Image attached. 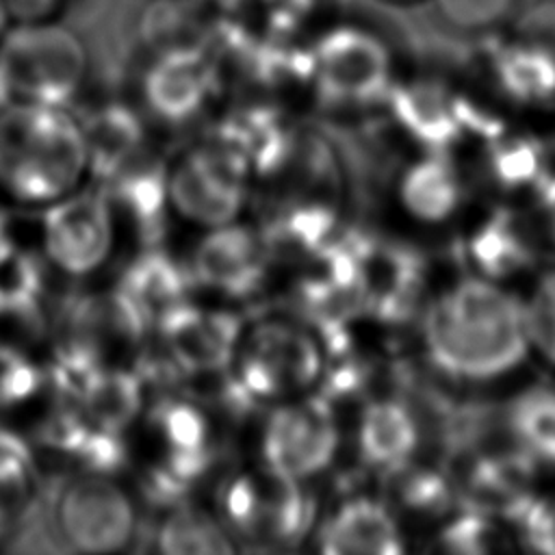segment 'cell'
Returning <instances> with one entry per match:
<instances>
[{
    "label": "cell",
    "instance_id": "cell-20",
    "mask_svg": "<svg viewBox=\"0 0 555 555\" xmlns=\"http://www.w3.org/2000/svg\"><path fill=\"white\" fill-rule=\"evenodd\" d=\"M59 392L69 397L95 427L128 438L156 390L141 362H137L95 366Z\"/></svg>",
    "mask_w": 555,
    "mask_h": 555
},
{
    "label": "cell",
    "instance_id": "cell-1",
    "mask_svg": "<svg viewBox=\"0 0 555 555\" xmlns=\"http://www.w3.org/2000/svg\"><path fill=\"white\" fill-rule=\"evenodd\" d=\"M414 327L425 366L455 386L503 379L533 351L525 299L473 273L434 291Z\"/></svg>",
    "mask_w": 555,
    "mask_h": 555
},
{
    "label": "cell",
    "instance_id": "cell-27",
    "mask_svg": "<svg viewBox=\"0 0 555 555\" xmlns=\"http://www.w3.org/2000/svg\"><path fill=\"white\" fill-rule=\"evenodd\" d=\"M436 20L451 33L466 37L494 35L520 11L522 0H427Z\"/></svg>",
    "mask_w": 555,
    "mask_h": 555
},
{
    "label": "cell",
    "instance_id": "cell-5",
    "mask_svg": "<svg viewBox=\"0 0 555 555\" xmlns=\"http://www.w3.org/2000/svg\"><path fill=\"white\" fill-rule=\"evenodd\" d=\"M26 217L30 225L26 247L50 284L69 291L111 280L137 249L119 206L98 184Z\"/></svg>",
    "mask_w": 555,
    "mask_h": 555
},
{
    "label": "cell",
    "instance_id": "cell-28",
    "mask_svg": "<svg viewBox=\"0 0 555 555\" xmlns=\"http://www.w3.org/2000/svg\"><path fill=\"white\" fill-rule=\"evenodd\" d=\"M555 69V0H533L503 28Z\"/></svg>",
    "mask_w": 555,
    "mask_h": 555
},
{
    "label": "cell",
    "instance_id": "cell-21",
    "mask_svg": "<svg viewBox=\"0 0 555 555\" xmlns=\"http://www.w3.org/2000/svg\"><path fill=\"white\" fill-rule=\"evenodd\" d=\"M111 280L141 314L150 334L195 295L182 254L167 249L163 243L134 249Z\"/></svg>",
    "mask_w": 555,
    "mask_h": 555
},
{
    "label": "cell",
    "instance_id": "cell-4",
    "mask_svg": "<svg viewBox=\"0 0 555 555\" xmlns=\"http://www.w3.org/2000/svg\"><path fill=\"white\" fill-rule=\"evenodd\" d=\"M243 317L223 373V405L238 414L321 390L327 338L288 306L262 304Z\"/></svg>",
    "mask_w": 555,
    "mask_h": 555
},
{
    "label": "cell",
    "instance_id": "cell-22",
    "mask_svg": "<svg viewBox=\"0 0 555 555\" xmlns=\"http://www.w3.org/2000/svg\"><path fill=\"white\" fill-rule=\"evenodd\" d=\"M379 492L405 531L438 527L457 505V490L444 462L423 457L379 479Z\"/></svg>",
    "mask_w": 555,
    "mask_h": 555
},
{
    "label": "cell",
    "instance_id": "cell-29",
    "mask_svg": "<svg viewBox=\"0 0 555 555\" xmlns=\"http://www.w3.org/2000/svg\"><path fill=\"white\" fill-rule=\"evenodd\" d=\"M525 304L531 347L555 366V271L535 284L533 295Z\"/></svg>",
    "mask_w": 555,
    "mask_h": 555
},
{
    "label": "cell",
    "instance_id": "cell-30",
    "mask_svg": "<svg viewBox=\"0 0 555 555\" xmlns=\"http://www.w3.org/2000/svg\"><path fill=\"white\" fill-rule=\"evenodd\" d=\"M22 212H15L0 202V275L28 251L22 236Z\"/></svg>",
    "mask_w": 555,
    "mask_h": 555
},
{
    "label": "cell",
    "instance_id": "cell-23",
    "mask_svg": "<svg viewBox=\"0 0 555 555\" xmlns=\"http://www.w3.org/2000/svg\"><path fill=\"white\" fill-rule=\"evenodd\" d=\"M555 169L546 137L505 128L481 143V171L496 193L533 195Z\"/></svg>",
    "mask_w": 555,
    "mask_h": 555
},
{
    "label": "cell",
    "instance_id": "cell-13",
    "mask_svg": "<svg viewBox=\"0 0 555 555\" xmlns=\"http://www.w3.org/2000/svg\"><path fill=\"white\" fill-rule=\"evenodd\" d=\"M223 87L217 59L199 43H182L147 50L132 102L158 134L182 132L215 115Z\"/></svg>",
    "mask_w": 555,
    "mask_h": 555
},
{
    "label": "cell",
    "instance_id": "cell-24",
    "mask_svg": "<svg viewBox=\"0 0 555 555\" xmlns=\"http://www.w3.org/2000/svg\"><path fill=\"white\" fill-rule=\"evenodd\" d=\"M145 538L150 540V551L163 555H221L238 551L210 501L199 496L160 507Z\"/></svg>",
    "mask_w": 555,
    "mask_h": 555
},
{
    "label": "cell",
    "instance_id": "cell-32",
    "mask_svg": "<svg viewBox=\"0 0 555 555\" xmlns=\"http://www.w3.org/2000/svg\"><path fill=\"white\" fill-rule=\"evenodd\" d=\"M69 0H7L13 22H35L61 17Z\"/></svg>",
    "mask_w": 555,
    "mask_h": 555
},
{
    "label": "cell",
    "instance_id": "cell-25",
    "mask_svg": "<svg viewBox=\"0 0 555 555\" xmlns=\"http://www.w3.org/2000/svg\"><path fill=\"white\" fill-rule=\"evenodd\" d=\"M501 427L538 470H555V384L516 392L501 412Z\"/></svg>",
    "mask_w": 555,
    "mask_h": 555
},
{
    "label": "cell",
    "instance_id": "cell-9",
    "mask_svg": "<svg viewBox=\"0 0 555 555\" xmlns=\"http://www.w3.org/2000/svg\"><path fill=\"white\" fill-rule=\"evenodd\" d=\"M91 72L85 37L61 17L13 22L0 39V78L9 100L76 108Z\"/></svg>",
    "mask_w": 555,
    "mask_h": 555
},
{
    "label": "cell",
    "instance_id": "cell-6",
    "mask_svg": "<svg viewBox=\"0 0 555 555\" xmlns=\"http://www.w3.org/2000/svg\"><path fill=\"white\" fill-rule=\"evenodd\" d=\"M314 488L249 457L221 466L208 486V501L238 551L284 553L312 540L321 514Z\"/></svg>",
    "mask_w": 555,
    "mask_h": 555
},
{
    "label": "cell",
    "instance_id": "cell-18",
    "mask_svg": "<svg viewBox=\"0 0 555 555\" xmlns=\"http://www.w3.org/2000/svg\"><path fill=\"white\" fill-rule=\"evenodd\" d=\"M542 238L538 221L514 206H492L462 236L460 258L468 273L507 284L538 264Z\"/></svg>",
    "mask_w": 555,
    "mask_h": 555
},
{
    "label": "cell",
    "instance_id": "cell-15",
    "mask_svg": "<svg viewBox=\"0 0 555 555\" xmlns=\"http://www.w3.org/2000/svg\"><path fill=\"white\" fill-rule=\"evenodd\" d=\"M425 421L416 405L397 390L377 388L351 405L345 423V451L356 466L382 479L421 457Z\"/></svg>",
    "mask_w": 555,
    "mask_h": 555
},
{
    "label": "cell",
    "instance_id": "cell-31",
    "mask_svg": "<svg viewBox=\"0 0 555 555\" xmlns=\"http://www.w3.org/2000/svg\"><path fill=\"white\" fill-rule=\"evenodd\" d=\"M531 197L535 202V221L540 225V232L544 241L555 247V169Z\"/></svg>",
    "mask_w": 555,
    "mask_h": 555
},
{
    "label": "cell",
    "instance_id": "cell-12",
    "mask_svg": "<svg viewBox=\"0 0 555 555\" xmlns=\"http://www.w3.org/2000/svg\"><path fill=\"white\" fill-rule=\"evenodd\" d=\"M243 317L238 308L193 295L152 330L141 366L152 384L167 373L171 388L221 384Z\"/></svg>",
    "mask_w": 555,
    "mask_h": 555
},
{
    "label": "cell",
    "instance_id": "cell-3",
    "mask_svg": "<svg viewBox=\"0 0 555 555\" xmlns=\"http://www.w3.org/2000/svg\"><path fill=\"white\" fill-rule=\"evenodd\" d=\"M93 184L76 108L9 100L0 106V202L35 215Z\"/></svg>",
    "mask_w": 555,
    "mask_h": 555
},
{
    "label": "cell",
    "instance_id": "cell-26",
    "mask_svg": "<svg viewBox=\"0 0 555 555\" xmlns=\"http://www.w3.org/2000/svg\"><path fill=\"white\" fill-rule=\"evenodd\" d=\"M434 538L447 553L486 555L509 548V525L492 514L457 505L436 529Z\"/></svg>",
    "mask_w": 555,
    "mask_h": 555
},
{
    "label": "cell",
    "instance_id": "cell-2",
    "mask_svg": "<svg viewBox=\"0 0 555 555\" xmlns=\"http://www.w3.org/2000/svg\"><path fill=\"white\" fill-rule=\"evenodd\" d=\"M221 416L206 395L156 390L128 436V475L147 507L199 496L221 470Z\"/></svg>",
    "mask_w": 555,
    "mask_h": 555
},
{
    "label": "cell",
    "instance_id": "cell-17",
    "mask_svg": "<svg viewBox=\"0 0 555 555\" xmlns=\"http://www.w3.org/2000/svg\"><path fill=\"white\" fill-rule=\"evenodd\" d=\"M310 542L325 555H399L408 531L379 490L349 488L321 505Z\"/></svg>",
    "mask_w": 555,
    "mask_h": 555
},
{
    "label": "cell",
    "instance_id": "cell-7",
    "mask_svg": "<svg viewBox=\"0 0 555 555\" xmlns=\"http://www.w3.org/2000/svg\"><path fill=\"white\" fill-rule=\"evenodd\" d=\"M147 503L128 473H61L43 505L52 544L80 555H119L147 535Z\"/></svg>",
    "mask_w": 555,
    "mask_h": 555
},
{
    "label": "cell",
    "instance_id": "cell-11",
    "mask_svg": "<svg viewBox=\"0 0 555 555\" xmlns=\"http://www.w3.org/2000/svg\"><path fill=\"white\" fill-rule=\"evenodd\" d=\"M251 460L317 486L345 453L343 412L323 395L312 392L249 414Z\"/></svg>",
    "mask_w": 555,
    "mask_h": 555
},
{
    "label": "cell",
    "instance_id": "cell-8",
    "mask_svg": "<svg viewBox=\"0 0 555 555\" xmlns=\"http://www.w3.org/2000/svg\"><path fill=\"white\" fill-rule=\"evenodd\" d=\"M256 184L243 156L204 130L167 152L165 210L169 228L186 236L254 212Z\"/></svg>",
    "mask_w": 555,
    "mask_h": 555
},
{
    "label": "cell",
    "instance_id": "cell-34",
    "mask_svg": "<svg viewBox=\"0 0 555 555\" xmlns=\"http://www.w3.org/2000/svg\"><path fill=\"white\" fill-rule=\"evenodd\" d=\"M546 143H548V150H551V156H553V165H555V128H553V132L546 137Z\"/></svg>",
    "mask_w": 555,
    "mask_h": 555
},
{
    "label": "cell",
    "instance_id": "cell-33",
    "mask_svg": "<svg viewBox=\"0 0 555 555\" xmlns=\"http://www.w3.org/2000/svg\"><path fill=\"white\" fill-rule=\"evenodd\" d=\"M11 24H13V17H11V11H9V4H7V0H0V39L11 28Z\"/></svg>",
    "mask_w": 555,
    "mask_h": 555
},
{
    "label": "cell",
    "instance_id": "cell-10",
    "mask_svg": "<svg viewBox=\"0 0 555 555\" xmlns=\"http://www.w3.org/2000/svg\"><path fill=\"white\" fill-rule=\"evenodd\" d=\"M189 238L180 254L195 295L243 312L264 304L269 288L280 280V260L264 223L254 212Z\"/></svg>",
    "mask_w": 555,
    "mask_h": 555
},
{
    "label": "cell",
    "instance_id": "cell-14",
    "mask_svg": "<svg viewBox=\"0 0 555 555\" xmlns=\"http://www.w3.org/2000/svg\"><path fill=\"white\" fill-rule=\"evenodd\" d=\"M310 80L319 102L334 111L358 113L386 104L397 85L392 52L366 30H340L317 48Z\"/></svg>",
    "mask_w": 555,
    "mask_h": 555
},
{
    "label": "cell",
    "instance_id": "cell-16",
    "mask_svg": "<svg viewBox=\"0 0 555 555\" xmlns=\"http://www.w3.org/2000/svg\"><path fill=\"white\" fill-rule=\"evenodd\" d=\"M466 202L468 180L455 154L414 150L390 169L386 204L403 225L444 228L460 217Z\"/></svg>",
    "mask_w": 555,
    "mask_h": 555
},
{
    "label": "cell",
    "instance_id": "cell-19",
    "mask_svg": "<svg viewBox=\"0 0 555 555\" xmlns=\"http://www.w3.org/2000/svg\"><path fill=\"white\" fill-rule=\"evenodd\" d=\"M78 115L89 145L93 184L111 182L147 154L160 150L158 132L132 100H100L78 111Z\"/></svg>",
    "mask_w": 555,
    "mask_h": 555
},
{
    "label": "cell",
    "instance_id": "cell-35",
    "mask_svg": "<svg viewBox=\"0 0 555 555\" xmlns=\"http://www.w3.org/2000/svg\"><path fill=\"white\" fill-rule=\"evenodd\" d=\"M384 2H390V4H416V2H423V0H384Z\"/></svg>",
    "mask_w": 555,
    "mask_h": 555
}]
</instances>
